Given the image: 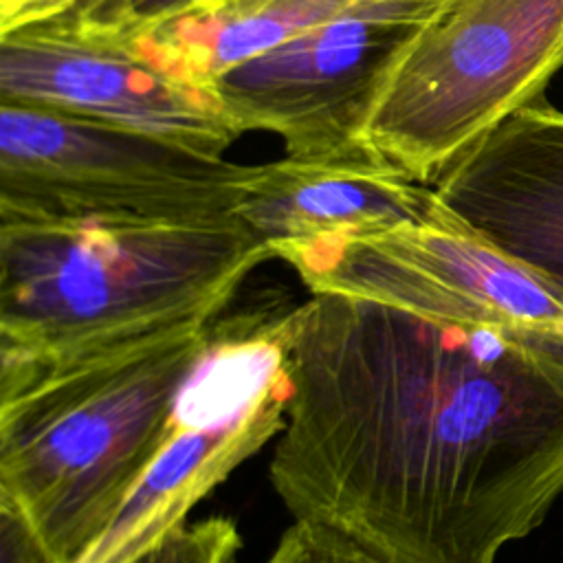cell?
<instances>
[{"label": "cell", "mask_w": 563, "mask_h": 563, "mask_svg": "<svg viewBox=\"0 0 563 563\" xmlns=\"http://www.w3.org/2000/svg\"><path fill=\"white\" fill-rule=\"evenodd\" d=\"M271 482L383 563H497L563 495V345L317 292Z\"/></svg>", "instance_id": "cell-1"}, {"label": "cell", "mask_w": 563, "mask_h": 563, "mask_svg": "<svg viewBox=\"0 0 563 563\" xmlns=\"http://www.w3.org/2000/svg\"><path fill=\"white\" fill-rule=\"evenodd\" d=\"M433 207L431 185L354 143L251 165L235 216L271 249L279 242L396 229L427 218Z\"/></svg>", "instance_id": "cell-11"}, {"label": "cell", "mask_w": 563, "mask_h": 563, "mask_svg": "<svg viewBox=\"0 0 563 563\" xmlns=\"http://www.w3.org/2000/svg\"><path fill=\"white\" fill-rule=\"evenodd\" d=\"M433 0H354L222 75L213 90L242 132L284 139L288 156L358 143L376 86Z\"/></svg>", "instance_id": "cell-9"}, {"label": "cell", "mask_w": 563, "mask_h": 563, "mask_svg": "<svg viewBox=\"0 0 563 563\" xmlns=\"http://www.w3.org/2000/svg\"><path fill=\"white\" fill-rule=\"evenodd\" d=\"M220 314L64 352H0V506L51 563H75L158 457Z\"/></svg>", "instance_id": "cell-2"}, {"label": "cell", "mask_w": 563, "mask_h": 563, "mask_svg": "<svg viewBox=\"0 0 563 563\" xmlns=\"http://www.w3.org/2000/svg\"><path fill=\"white\" fill-rule=\"evenodd\" d=\"M290 310L220 314L174 431L108 530L75 563H132L286 424Z\"/></svg>", "instance_id": "cell-6"}, {"label": "cell", "mask_w": 563, "mask_h": 563, "mask_svg": "<svg viewBox=\"0 0 563 563\" xmlns=\"http://www.w3.org/2000/svg\"><path fill=\"white\" fill-rule=\"evenodd\" d=\"M354 0H198L187 9L125 31L169 75L213 90L240 64L268 53Z\"/></svg>", "instance_id": "cell-12"}, {"label": "cell", "mask_w": 563, "mask_h": 563, "mask_svg": "<svg viewBox=\"0 0 563 563\" xmlns=\"http://www.w3.org/2000/svg\"><path fill=\"white\" fill-rule=\"evenodd\" d=\"M264 563H383L334 526L295 519Z\"/></svg>", "instance_id": "cell-14"}, {"label": "cell", "mask_w": 563, "mask_h": 563, "mask_svg": "<svg viewBox=\"0 0 563 563\" xmlns=\"http://www.w3.org/2000/svg\"><path fill=\"white\" fill-rule=\"evenodd\" d=\"M431 189L563 297V110L541 101L515 110L462 150Z\"/></svg>", "instance_id": "cell-10"}, {"label": "cell", "mask_w": 563, "mask_h": 563, "mask_svg": "<svg viewBox=\"0 0 563 563\" xmlns=\"http://www.w3.org/2000/svg\"><path fill=\"white\" fill-rule=\"evenodd\" d=\"M77 0H0V35L70 13Z\"/></svg>", "instance_id": "cell-16"}, {"label": "cell", "mask_w": 563, "mask_h": 563, "mask_svg": "<svg viewBox=\"0 0 563 563\" xmlns=\"http://www.w3.org/2000/svg\"><path fill=\"white\" fill-rule=\"evenodd\" d=\"M194 2L198 0H110L95 18L84 20L114 26L121 31H132L165 20Z\"/></svg>", "instance_id": "cell-15"}, {"label": "cell", "mask_w": 563, "mask_h": 563, "mask_svg": "<svg viewBox=\"0 0 563 563\" xmlns=\"http://www.w3.org/2000/svg\"><path fill=\"white\" fill-rule=\"evenodd\" d=\"M271 251L297 271L312 295L372 299L563 345V297L438 198L433 211L411 224L279 242Z\"/></svg>", "instance_id": "cell-7"}, {"label": "cell", "mask_w": 563, "mask_h": 563, "mask_svg": "<svg viewBox=\"0 0 563 563\" xmlns=\"http://www.w3.org/2000/svg\"><path fill=\"white\" fill-rule=\"evenodd\" d=\"M563 68V0H433L385 68L356 141L431 185Z\"/></svg>", "instance_id": "cell-4"}, {"label": "cell", "mask_w": 563, "mask_h": 563, "mask_svg": "<svg viewBox=\"0 0 563 563\" xmlns=\"http://www.w3.org/2000/svg\"><path fill=\"white\" fill-rule=\"evenodd\" d=\"M110 0H77V7L70 11L79 18H95Z\"/></svg>", "instance_id": "cell-18"}, {"label": "cell", "mask_w": 563, "mask_h": 563, "mask_svg": "<svg viewBox=\"0 0 563 563\" xmlns=\"http://www.w3.org/2000/svg\"><path fill=\"white\" fill-rule=\"evenodd\" d=\"M0 101L145 132L209 156L242 134L216 90L154 64L114 26L66 13L0 35Z\"/></svg>", "instance_id": "cell-8"}, {"label": "cell", "mask_w": 563, "mask_h": 563, "mask_svg": "<svg viewBox=\"0 0 563 563\" xmlns=\"http://www.w3.org/2000/svg\"><path fill=\"white\" fill-rule=\"evenodd\" d=\"M249 174L145 132L0 101V218L220 220Z\"/></svg>", "instance_id": "cell-5"}, {"label": "cell", "mask_w": 563, "mask_h": 563, "mask_svg": "<svg viewBox=\"0 0 563 563\" xmlns=\"http://www.w3.org/2000/svg\"><path fill=\"white\" fill-rule=\"evenodd\" d=\"M238 548V526L227 517H211L176 528L132 563H231Z\"/></svg>", "instance_id": "cell-13"}, {"label": "cell", "mask_w": 563, "mask_h": 563, "mask_svg": "<svg viewBox=\"0 0 563 563\" xmlns=\"http://www.w3.org/2000/svg\"><path fill=\"white\" fill-rule=\"evenodd\" d=\"M2 563H51L29 526L9 508L0 506Z\"/></svg>", "instance_id": "cell-17"}, {"label": "cell", "mask_w": 563, "mask_h": 563, "mask_svg": "<svg viewBox=\"0 0 563 563\" xmlns=\"http://www.w3.org/2000/svg\"><path fill=\"white\" fill-rule=\"evenodd\" d=\"M268 257L238 216L0 218V352H64L220 314Z\"/></svg>", "instance_id": "cell-3"}]
</instances>
